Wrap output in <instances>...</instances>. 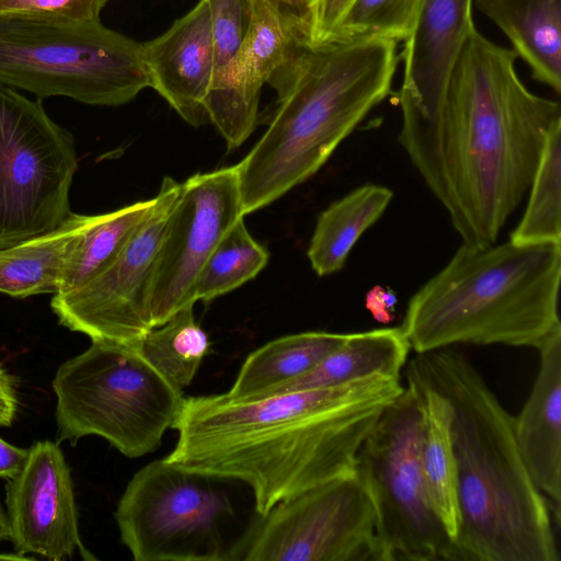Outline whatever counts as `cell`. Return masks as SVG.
Returning a JSON list of instances; mask_svg holds the SVG:
<instances>
[{
	"mask_svg": "<svg viewBox=\"0 0 561 561\" xmlns=\"http://www.w3.org/2000/svg\"><path fill=\"white\" fill-rule=\"evenodd\" d=\"M517 55L474 28L434 121L401 144L462 243L494 244L529 190L560 103L533 93Z\"/></svg>",
	"mask_w": 561,
	"mask_h": 561,
	"instance_id": "6da1fadb",
	"label": "cell"
},
{
	"mask_svg": "<svg viewBox=\"0 0 561 561\" xmlns=\"http://www.w3.org/2000/svg\"><path fill=\"white\" fill-rule=\"evenodd\" d=\"M400 377L232 400L184 398L178 440L163 459L241 481L265 515L278 502L355 472L357 454L385 408L403 390Z\"/></svg>",
	"mask_w": 561,
	"mask_h": 561,
	"instance_id": "7a4b0ae2",
	"label": "cell"
},
{
	"mask_svg": "<svg viewBox=\"0 0 561 561\" xmlns=\"http://www.w3.org/2000/svg\"><path fill=\"white\" fill-rule=\"evenodd\" d=\"M404 368L451 405L460 510L457 561H559L551 505L527 470L514 416L472 363L445 347L416 354Z\"/></svg>",
	"mask_w": 561,
	"mask_h": 561,
	"instance_id": "3957f363",
	"label": "cell"
},
{
	"mask_svg": "<svg viewBox=\"0 0 561 561\" xmlns=\"http://www.w3.org/2000/svg\"><path fill=\"white\" fill-rule=\"evenodd\" d=\"M397 42L301 38L270 80L277 94L268 127L236 164L244 216L308 180L390 93Z\"/></svg>",
	"mask_w": 561,
	"mask_h": 561,
	"instance_id": "277c9868",
	"label": "cell"
},
{
	"mask_svg": "<svg viewBox=\"0 0 561 561\" xmlns=\"http://www.w3.org/2000/svg\"><path fill=\"white\" fill-rule=\"evenodd\" d=\"M561 243H462L411 297L400 325L422 354L456 344L540 345L561 328Z\"/></svg>",
	"mask_w": 561,
	"mask_h": 561,
	"instance_id": "5b68a950",
	"label": "cell"
},
{
	"mask_svg": "<svg viewBox=\"0 0 561 561\" xmlns=\"http://www.w3.org/2000/svg\"><path fill=\"white\" fill-rule=\"evenodd\" d=\"M51 387L58 444L96 435L128 458L159 448L184 400L135 343L91 341L58 367Z\"/></svg>",
	"mask_w": 561,
	"mask_h": 561,
	"instance_id": "8992f818",
	"label": "cell"
},
{
	"mask_svg": "<svg viewBox=\"0 0 561 561\" xmlns=\"http://www.w3.org/2000/svg\"><path fill=\"white\" fill-rule=\"evenodd\" d=\"M0 84L117 106L149 88L141 43L101 23L0 16Z\"/></svg>",
	"mask_w": 561,
	"mask_h": 561,
	"instance_id": "52a82bcc",
	"label": "cell"
},
{
	"mask_svg": "<svg viewBox=\"0 0 561 561\" xmlns=\"http://www.w3.org/2000/svg\"><path fill=\"white\" fill-rule=\"evenodd\" d=\"M421 398L407 382L363 443L355 474L374 506L383 561H457L431 503L423 471Z\"/></svg>",
	"mask_w": 561,
	"mask_h": 561,
	"instance_id": "ba28073f",
	"label": "cell"
},
{
	"mask_svg": "<svg viewBox=\"0 0 561 561\" xmlns=\"http://www.w3.org/2000/svg\"><path fill=\"white\" fill-rule=\"evenodd\" d=\"M220 479L164 459L138 470L114 513L134 560H239L224 531L234 508Z\"/></svg>",
	"mask_w": 561,
	"mask_h": 561,
	"instance_id": "9c48e42d",
	"label": "cell"
},
{
	"mask_svg": "<svg viewBox=\"0 0 561 561\" xmlns=\"http://www.w3.org/2000/svg\"><path fill=\"white\" fill-rule=\"evenodd\" d=\"M72 135L41 100L0 84V250L57 229L72 213Z\"/></svg>",
	"mask_w": 561,
	"mask_h": 561,
	"instance_id": "30bf717a",
	"label": "cell"
},
{
	"mask_svg": "<svg viewBox=\"0 0 561 561\" xmlns=\"http://www.w3.org/2000/svg\"><path fill=\"white\" fill-rule=\"evenodd\" d=\"M247 533L245 561H383L370 497L346 474L278 502Z\"/></svg>",
	"mask_w": 561,
	"mask_h": 561,
	"instance_id": "8fae6325",
	"label": "cell"
},
{
	"mask_svg": "<svg viewBox=\"0 0 561 561\" xmlns=\"http://www.w3.org/2000/svg\"><path fill=\"white\" fill-rule=\"evenodd\" d=\"M180 185L165 176L150 213L113 263L83 286L53 296L50 307L61 325L91 341L128 344L153 327L154 273Z\"/></svg>",
	"mask_w": 561,
	"mask_h": 561,
	"instance_id": "7c38bea8",
	"label": "cell"
},
{
	"mask_svg": "<svg viewBox=\"0 0 561 561\" xmlns=\"http://www.w3.org/2000/svg\"><path fill=\"white\" fill-rule=\"evenodd\" d=\"M243 217L236 165L196 173L181 183L158 255L151 294L153 327L196 302L195 285L204 264Z\"/></svg>",
	"mask_w": 561,
	"mask_h": 561,
	"instance_id": "4fadbf2b",
	"label": "cell"
},
{
	"mask_svg": "<svg viewBox=\"0 0 561 561\" xmlns=\"http://www.w3.org/2000/svg\"><path fill=\"white\" fill-rule=\"evenodd\" d=\"M4 502L15 553L61 561L79 552L96 559L81 540L71 472L57 442L28 447L23 467L7 480Z\"/></svg>",
	"mask_w": 561,
	"mask_h": 561,
	"instance_id": "5bb4252c",
	"label": "cell"
},
{
	"mask_svg": "<svg viewBox=\"0 0 561 561\" xmlns=\"http://www.w3.org/2000/svg\"><path fill=\"white\" fill-rule=\"evenodd\" d=\"M251 19L237 54L215 72L206 99L208 121L229 150L253 133L263 85L288 60L304 34L267 0H250Z\"/></svg>",
	"mask_w": 561,
	"mask_h": 561,
	"instance_id": "9a60e30c",
	"label": "cell"
},
{
	"mask_svg": "<svg viewBox=\"0 0 561 561\" xmlns=\"http://www.w3.org/2000/svg\"><path fill=\"white\" fill-rule=\"evenodd\" d=\"M473 0H421L403 41V81L399 92L400 144L436 117L463 46L476 28Z\"/></svg>",
	"mask_w": 561,
	"mask_h": 561,
	"instance_id": "2e32d148",
	"label": "cell"
},
{
	"mask_svg": "<svg viewBox=\"0 0 561 561\" xmlns=\"http://www.w3.org/2000/svg\"><path fill=\"white\" fill-rule=\"evenodd\" d=\"M149 88L187 124L208 123L206 99L216 69L207 0L179 18L158 37L141 43Z\"/></svg>",
	"mask_w": 561,
	"mask_h": 561,
	"instance_id": "e0dca14e",
	"label": "cell"
},
{
	"mask_svg": "<svg viewBox=\"0 0 561 561\" xmlns=\"http://www.w3.org/2000/svg\"><path fill=\"white\" fill-rule=\"evenodd\" d=\"M539 369L518 415L514 434L527 470L551 505L557 525L561 507V328L538 348Z\"/></svg>",
	"mask_w": 561,
	"mask_h": 561,
	"instance_id": "ac0fdd59",
	"label": "cell"
},
{
	"mask_svg": "<svg viewBox=\"0 0 561 561\" xmlns=\"http://www.w3.org/2000/svg\"><path fill=\"white\" fill-rule=\"evenodd\" d=\"M493 22L531 77L561 92V0H473Z\"/></svg>",
	"mask_w": 561,
	"mask_h": 561,
	"instance_id": "d6986e66",
	"label": "cell"
},
{
	"mask_svg": "<svg viewBox=\"0 0 561 561\" xmlns=\"http://www.w3.org/2000/svg\"><path fill=\"white\" fill-rule=\"evenodd\" d=\"M410 351V344L400 327L348 333L341 345L311 369L267 390L257 398L336 387L376 375L401 377V370L407 365Z\"/></svg>",
	"mask_w": 561,
	"mask_h": 561,
	"instance_id": "ffe728a7",
	"label": "cell"
},
{
	"mask_svg": "<svg viewBox=\"0 0 561 561\" xmlns=\"http://www.w3.org/2000/svg\"><path fill=\"white\" fill-rule=\"evenodd\" d=\"M416 388L423 413L422 460L427 493L435 513L454 540L459 531L460 510L457 463L451 437V405L427 383L405 375Z\"/></svg>",
	"mask_w": 561,
	"mask_h": 561,
	"instance_id": "44dd1931",
	"label": "cell"
},
{
	"mask_svg": "<svg viewBox=\"0 0 561 561\" xmlns=\"http://www.w3.org/2000/svg\"><path fill=\"white\" fill-rule=\"evenodd\" d=\"M393 193L386 186L364 184L331 204L318 217L307 251L319 276L340 271L363 233L383 214Z\"/></svg>",
	"mask_w": 561,
	"mask_h": 561,
	"instance_id": "7402d4cb",
	"label": "cell"
},
{
	"mask_svg": "<svg viewBox=\"0 0 561 561\" xmlns=\"http://www.w3.org/2000/svg\"><path fill=\"white\" fill-rule=\"evenodd\" d=\"M347 336L348 333L309 331L267 342L245 358L225 394L239 401L257 398L311 369Z\"/></svg>",
	"mask_w": 561,
	"mask_h": 561,
	"instance_id": "603a6c76",
	"label": "cell"
},
{
	"mask_svg": "<svg viewBox=\"0 0 561 561\" xmlns=\"http://www.w3.org/2000/svg\"><path fill=\"white\" fill-rule=\"evenodd\" d=\"M91 215L71 213L55 230L0 250V293L14 298L56 295L66 256Z\"/></svg>",
	"mask_w": 561,
	"mask_h": 561,
	"instance_id": "cb8c5ba5",
	"label": "cell"
},
{
	"mask_svg": "<svg viewBox=\"0 0 561 561\" xmlns=\"http://www.w3.org/2000/svg\"><path fill=\"white\" fill-rule=\"evenodd\" d=\"M153 198L92 215L71 245L57 294L77 289L108 267L153 206Z\"/></svg>",
	"mask_w": 561,
	"mask_h": 561,
	"instance_id": "d4e9b609",
	"label": "cell"
},
{
	"mask_svg": "<svg viewBox=\"0 0 561 561\" xmlns=\"http://www.w3.org/2000/svg\"><path fill=\"white\" fill-rule=\"evenodd\" d=\"M194 305H187L135 342L139 354L173 386L188 387L210 348L208 334L196 322Z\"/></svg>",
	"mask_w": 561,
	"mask_h": 561,
	"instance_id": "484cf974",
	"label": "cell"
},
{
	"mask_svg": "<svg viewBox=\"0 0 561 561\" xmlns=\"http://www.w3.org/2000/svg\"><path fill=\"white\" fill-rule=\"evenodd\" d=\"M524 215L510 236L516 244L561 243V121L549 130Z\"/></svg>",
	"mask_w": 561,
	"mask_h": 561,
	"instance_id": "4316f807",
	"label": "cell"
},
{
	"mask_svg": "<svg viewBox=\"0 0 561 561\" xmlns=\"http://www.w3.org/2000/svg\"><path fill=\"white\" fill-rule=\"evenodd\" d=\"M270 254L249 232L244 217L220 239L195 285V300L209 302L253 279L267 264Z\"/></svg>",
	"mask_w": 561,
	"mask_h": 561,
	"instance_id": "83f0119b",
	"label": "cell"
},
{
	"mask_svg": "<svg viewBox=\"0 0 561 561\" xmlns=\"http://www.w3.org/2000/svg\"><path fill=\"white\" fill-rule=\"evenodd\" d=\"M420 4L421 0H352L327 42L404 41L413 27Z\"/></svg>",
	"mask_w": 561,
	"mask_h": 561,
	"instance_id": "f1b7e54d",
	"label": "cell"
},
{
	"mask_svg": "<svg viewBox=\"0 0 561 561\" xmlns=\"http://www.w3.org/2000/svg\"><path fill=\"white\" fill-rule=\"evenodd\" d=\"M215 47V72L240 48L251 19L250 0H207Z\"/></svg>",
	"mask_w": 561,
	"mask_h": 561,
	"instance_id": "f546056e",
	"label": "cell"
},
{
	"mask_svg": "<svg viewBox=\"0 0 561 561\" xmlns=\"http://www.w3.org/2000/svg\"><path fill=\"white\" fill-rule=\"evenodd\" d=\"M111 0H0V16L15 15L65 22L100 20Z\"/></svg>",
	"mask_w": 561,
	"mask_h": 561,
	"instance_id": "4dcf8cb0",
	"label": "cell"
},
{
	"mask_svg": "<svg viewBox=\"0 0 561 561\" xmlns=\"http://www.w3.org/2000/svg\"><path fill=\"white\" fill-rule=\"evenodd\" d=\"M352 0H305L307 39L312 44L327 42Z\"/></svg>",
	"mask_w": 561,
	"mask_h": 561,
	"instance_id": "1f68e13d",
	"label": "cell"
},
{
	"mask_svg": "<svg viewBox=\"0 0 561 561\" xmlns=\"http://www.w3.org/2000/svg\"><path fill=\"white\" fill-rule=\"evenodd\" d=\"M20 407L19 380L0 363V426H11Z\"/></svg>",
	"mask_w": 561,
	"mask_h": 561,
	"instance_id": "d6a6232c",
	"label": "cell"
},
{
	"mask_svg": "<svg viewBox=\"0 0 561 561\" xmlns=\"http://www.w3.org/2000/svg\"><path fill=\"white\" fill-rule=\"evenodd\" d=\"M397 304L396 293L380 285L373 287L365 298L367 310L376 321L383 324L390 323L394 319Z\"/></svg>",
	"mask_w": 561,
	"mask_h": 561,
	"instance_id": "836d02e7",
	"label": "cell"
},
{
	"mask_svg": "<svg viewBox=\"0 0 561 561\" xmlns=\"http://www.w3.org/2000/svg\"><path fill=\"white\" fill-rule=\"evenodd\" d=\"M28 448L18 447L0 437V479L13 478L23 467Z\"/></svg>",
	"mask_w": 561,
	"mask_h": 561,
	"instance_id": "e575fe53",
	"label": "cell"
},
{
	"mask_svg": "<svg viewBox=\"0 0 561 561\" xmlns=\"http://www.w3.org/2000/svg\"><path fill=\"white\" fill-rule=\"evenodd\" d=\"M288 22L307 38V10L305 0H267Z\"/></svg>",
	"mask_w": 561,
	"mask_h": 561,
	"instance_id": "d590c367",
	"label": "cell"
},
{
	"mask_svg": "<svg viewBox=\"0 0 561 561\" xmlns=\"http://www.w3.org/2000/svg\"><path fill=\"white\" fill-rule=\"evenodd\" d=\"M10 540V528L5 510L0 504V541Z\"/></svg>",
	"mask_w": 561,
	"mask_h": 561,
	"instance_id": "8d00e7d4",
	"label": "cell"
},
{
	"mask_svg": "<svg viewBox=\"0 0 561 561\" xmlns=\"http://www.w3.org/2000/svg\"><path fill=\"white\" fill-rule=\"evenodd\" d=\"M0 560H18L19 561V560H34V558L21 556L18 553H12V554L3 553V554H0Z\"/></svg>",
	"mask_w": 561,
	"mask_h": 561,
	"instance_id": "74e56055",
	"label": "cell"
}]
</instances>
